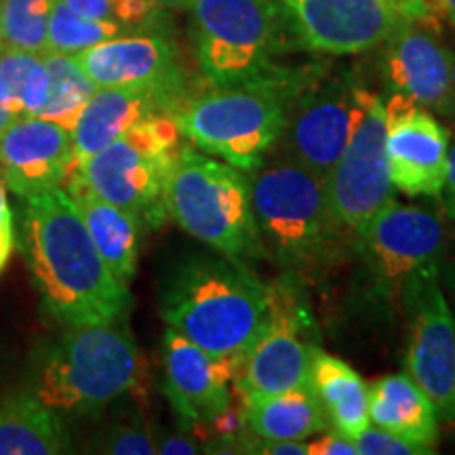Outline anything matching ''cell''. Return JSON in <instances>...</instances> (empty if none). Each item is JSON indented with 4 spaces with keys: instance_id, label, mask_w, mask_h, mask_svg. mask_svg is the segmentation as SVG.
Instances as JSON below:
<instances>
[{
    "instance_id": "obj_1",
    "label": "cell",
    "mask_w": 455,
    "mask_h": 455,
    "mask_svg": "<svg viewBox=\"0 0 455 455\" xmlns=\"http://www.w3.org/2000/svg\"><path fill=\"white\" fill-rule=\"evenodd\" d=\"M21 251L44 308L61 325H110L127 315L129 287L101 259L64 186L24 198Z\"/></svg>"
},
{
    "instance_id": "obj_2",
    "label": "cell",
    "mask_w": 455,
    "mask_h": 455,
    "mask_svg": "<svg viewBox=\"0 0 455 455\" xmlns=\"http://www.w3.org/2000/svg\"><path fill=\"white\" fill-rule=\"evenodd\" d=\"M161 315L169 329L215 356H244L268 315V284L244 261L198 255L167 278Z\"/></svg>"
},
{
    "instance_id": "obj_3",
    "label": "cell",
    "mask_w": 455,
    "mask_h": 455,
    "mask_svg": "<svg viewBox=\"0 0 455 455\" xmlns=\"http://www.w3.org/2000/svg\"><path fill=\"white\" fill-rule=\"evenodd\" d=\"M249 178L261 251L298 283L325 270L346 236L333 218L325 178L278 156Z\"/></svg>"
},
{
    "instance_id": "obj_4",
    "label": "cell",
    "mask_w": 455,
    "mask_h": 455,
    "mask_svg": "<svg viewBox=\"0 0 455 455\" xmlns=\"http://www.w3.org/2000/svg\"><path fill=\"white\" fill-rule=\"evenodd\" d=\"M190 38L207 87L283 81L298 66L284 55L304 49L276 0H195Z\"/></svg>"
},
{
    "instance_id": "obj_5",
    "label": "cell",
    "mask_w": 455,
    "mask_h": 455,
    "mask_svg": "<svg viewBox=\"0 0 455 455\" xmlns=\"http://www.w3.org/2000/svg\"><path fill=\"white\" fill-rule=\"evenodd\" d=\"M146 382V361L127 327H68L34 363L30 392L55 411L93 413Z\"/></svg>"
},
{
    "instance_id": "obj_6",
    "label": "cell",
    "mask_w": 455,
    "mask_h": 455,
    "mask_svg": "<svg viewBox=\"0 0 455 455\" xmlns=\"http://www.w3.org/2000/svg\"><path fill=\"white\" fill-rule=\"evenodd\" d=\"M169 218L215 253L244 261L261 255L251 204V178L243 169L184 146L167 186Z\"/></svg>"
},
{
    "instance_id": "obj_7",
    "label": "cell",
    "mask_w": 455,
    "mask_h": 455,
    "mask_svg": "<svg viewBox=\"0 0 455 455\" xmlns=\"http://www.w3.org/2000/svg\"><path fill=\"white\" fill-rule=\"evenodd\" d=\"M298 70L299 66L283 81L207 87L190 95L173 112L181 138L204 155L251 173L268 161L281 138L289 84Z\"/></svg>"
},
{
    "instance_id": "obj_8",
    "label": "cell",
    "mask_w": 455,
    "mask_h": 455,
    "mask_svg": "<svg viewBox=\"0 0 455 455\" xmlns=\"http://www.w3.org/2000/svg\"><path fill=\"white\" fill-rule=\"evenodd\" d=\"M181 148L173 114L161 112L72 171L93 195L127 209L141 224L158 228L169 218V175Z\"/></svg>"
},
{
    "instance_id": "obj_9",
    "label": "cell",
    "mask_w": 455,
    "mask_h": 455,
    "mask_svg": "<svg viewBox=\"0 0 455 455\" xmlns=\"http://www.w3.org/2000/svg\"><path fill=\"white\" fill-rule=\"evenodd\" d=\"M358 83L348 68L299 66L289 84L283 131L275 146L278 158L327 178L348 144Z\"/></svg>"
},
{
    "instance_id": "obj_10",
    "label": "cell",
    "mask_w": 455,
    "mask_h": 455,
    "mask_svg": "<svg viewBox=\"0 0 455 455\" xmlns=\"http://www.w3.org/2000/svg\"><path fill=\"white\" fill-rule=\"evenodd\" d=\"M318 350L316 327L298 281L284 275L268 284V315L243 358L235 379L241 401L310 386L312 361Z\"/></svg>"
},
{
    "instance_id": "obj_11",
    "label": "cell",
    "mask_w": 455,
    "mask_h": 455,
    "mask_svg": "<svg viewBox=\"0 0 455 455\" xmlns=\"http://www.w3.org/2000/svg\"><path fill=\"white\" fill-rule=\"evenodd\" d=\"M333 218L346 235L356 236L390 201L395 186L386 155L384 104L358 83L356 112L348 144L325 178Z\"/></svg>"
},
{
    "instance_id": "obj_12",
    "label": "cell",
    "mask_w": 455,
    "mask_h": 455,
    "mask_svg": "<svg viewBox=\"0 0 455 455\" xmlns=\"http://www.w3.org/2000/svg\"><path fill=\"white\" fill-rule=\"evenodd\" d=\"M355 241L375 295L395 304L419 276L441 272L447 230L439 215L390 201Z\"/></svg>"
},
{
    "instance_id": "obj_13",
    "label": "cell",
    "mask_w": 455,
    "mask_h": 455,
    "mask_svg": "<svg viewBox=\"0 0 455 455\" xmlns=\"http://www.w3.org/2000/svg\"><path fill=\"white\" fill-rule=\"evenodd\" d=\"M409 315L405 367L443 422L455 419V316L439 272L419 276L401 295Z\"/></svg>"
},
{
    "instance_id": "obj_14",
    "label": "cell",
    "mask_w": 455,
    "mask_h": 455,
    "mask_svg": "<svg viewBox=\"0 0 455 455\" xmlns=\"http://www.w3.org/2000/svg\"><path fill=\"white\" fill-rule=\"evenodd\" d=\"M301 47L348 57L379 49L405 20L398 0H276Z\"/></svg>"
},
{
    "instance_id": "obj_15",
    "label": "cell",
    "mask_w": 455,
    "mask_h": 455,
    "mask_svg": "<svg viewBox=\"0 0 455 455\" xmlns=\"http://www.w3.org/2000/svg\"><path fill=\"white\" fill-rule=\"evenodd\" d=\"M382 104L392 186L409 196L441 198L451 146L449 131L405 95L386 93Z\"/></svg>"
},
{
    "instance_id": "obj_16",
    "label": "cell",
    "mask_w": 455,
    "mask_h": 455,
    "mask_svg": "<svg viewBox=\"0 0 455 455\" xmlns=\"http://www.w3.org/2000/svg\"><path fill=\"white\" fill-rule=\"evenodd\" d=\"M379 49L386 93L405 95L432 114L455 118L451 51L436 28L405 17Z\"/></svg>"
},
{
    "instance_id": "obj_17",
    "label": "cell",
    "mask_w": 455,
    "mask_h": 455,
    "mask_svg": "<svg viewBox=\"0 0 455 455\" xmlns=\"http://www.w3.org/2000/svg\"><path fill=\"white\" fill-rule=\"evenodd\" d=\"M95 87L156 89L181 101L188 93V74L173 38L156 28L114 36L74 55Z\"/></svg>"
},
{
    "instance_id": "obj_18",
    "label": "cell",
    "mask_w": 455,
    "mask_h": 455,
    "mask_svg": "<svg viewBox=\"0 0 455 455\" xmlns=\"http://www.w3.org/2000/svg\"><path fill=\"white\" fill-rule=\"evenodd\" d=\"M244 356H215L167 329L163 338V390L180 422L207 428L235 403V379Z\"/></svg>"
},
{
    "instance_id": "obj_19",
    "label": "cell",
    "mask_w": 455,
    "mask_h": 455,
    "mask_svg": "<svg viewBox=\"0 0 455 455\" xmlns=\"http://www.w3.org/2000/svg\"><path fill=\"white\" fill-rule=\"evenodd\" d=\"M72 167V131L60 124L41 116H21L0 133V175L17 196L28 198L64 186Z\"/></svg>"
},
{
    "instance_id": "obj_20",
    "label": "cell",
    "mask_w": 455,
    "mask_h": 455,
    "mask_svg": "<svg viewBox=\"0 0 455 455\" xmlns=\"http://www.w3.org/2000/svg\"><path fill=\"white\" fill-rule=\"evenodd\" d=\"M184 101L156 89L101 87L91 95L72 129L74 167L98 155L155 114H173Z\"/></svg>"
},
{
    "instance_id": "obj_21",
    "label": "cell",
    "mask_w": 455,
    "mask_h": 455,
    "mask_svg": "<svg viewBox=\"0 0 455 455\" xmlns=\"http://www.w3.org/2000/svg\"><path fill=\"white\" fill-rule=\"evenodd\" d=\"M64 188L76 203L78 213L101 259L106 261L114 278L129 287L138 270L141 226H144L141 220L127 209L93 195L74 171L68 173Z\"/></svg>"
},
{
    "instance_id": "obj_22",
    "label": "cell",
    "mask_w": 455,
    "mask_h": 455,
    "mask_svg": "<svg viewBox=\"0 0 455 455\" xmlns=\"http://www.w3.org/2000/svg\"><path fill=\"white\" fill-rule=\"evenodd\" d=\"M369 422L435 453L439 415L409 373L386 375L369 386Z\"/></svg>"
},
{
    "instance_id": "obj_23",
    "label": "cell",
    "mask_w": 455,
    "mask_h": 455,
    "mask_svg": "<svg viewBox=\"0 0 455 455\" xmlns=\"http://www.w3.org/2000/svg\"><path fill=\"white\" fill-rule=\"evenodd\" d=\"M241 403L247 430L264 441H306L331 428L312 386Z\"/></svg>"
},
{
    "instance_id": "obj_24",
    "label": "cell",
    "mask_w": 455,
    "mask_h": 455,
    "mask_svg": "<svg viewBox=\"0 0 455 455\" xmlns=\"http://www.w3.org/2000/svg\"><path fill=\"white\" fill-rule=\"evenodd\" d=\"M70 451L64 419L32 392L0 401V455H57Z\"/></svg>"
},
{
    "instance_id": "obj_25",
    "label": "cell",
    "mask_w": 455,
    "mask_h": 455,
    "mask_svg": "<svg viewBox=\"0 0 455 455\" xmlns=\"http://www.w3.org/2000/svg\"><path fill=\"white\" fill-rule=\"evenodd\" d=\"M310 386L335 430L355 439L371 424L369 386L346 361L318 348L312 361Z\"/></svg>"
},
{
    "instance_id": "obj_26",
    "label": "cell",
    "mask_w": 455,
    "mask_h": 455,
    "mask_svg": "<svg viewBox=\"0 0 455 455\" xmlns=\"http://www.w3.org/2000/svg\"><path fill=\"white\" fill-rule=\"evenodd\" d=\"M49 72L43 53L0 49V108L13 118L38 116L47 100Z\"/></svg>"
},
{
    "instance_id": "obj_27",
    "label": "cell",
    "mask_w": 455,
    "mask_h": 455,
    "mask_svg": "<svg viewBox=\"0 0 455 455\" xmlns=\"http://www.w3.org/2000/svg\"><path fill=\"white\" fill-rule=\"evenodd\" d=\"M43 57L49 72V89L47 100H44V106L38 116L72 131L98 87L78 66L74 55L47 51Z\"/></svg>"
},
{
    "instance_id": "obj_28",
    "label": "cell",
    "mask_w": 455,
    "mask_h": 455,
    "mask_svg": "<svg viewBox=\"0 0 455 455\" xmlns=\"http://www.w3.org/2000/svg\"><path fill=\"white\" fill-rule=\"evenodd\" d=\"M57 0H0V49L47 53V30Z\"/></svg>"
},
{
    "instance_id": "obj_29",
    "label": "cell",
    "mask_w": 455,
    "mask_h": 455,
    "mask_svg": "<svg viewBox=\"0 0 455 455\" xmlns=\"http://www.w3.org/2000/svg\"><path fill=\"white\" fill-rule=\"evenodd\" d=\"M133 32L112 20H89L74 13L61 0H57L47 30V51L51 53L76 55L95 44L110 41L114 36Z\"/></svg>"
},
{
    "instance_id": "obj_30",
    "label": "cell",
    "mask_w": 455,
    "mask_h": 455,
    "mask_svg": "<svg viewBox=\"0 0 455 455\" xmlns=\"http://www.w3.org/2000/svg\"><path fill=\"white\" fill-rule=\"evenodd\" d=\"M95 451L114 455H150L156 453V439L140 415L116 419L108 426L95 443Z\"/></svg>"
},
{
    "instance_id": "obj_31",
    "label": "cell",
    "mask_w": 455,
    "mask_h": 455,
    "mask_svg": "<svg viewBox=\"0 0 455 455\" xmlns=\"http://www.w3.org/2000/svg\"><path fill=\"white\" fill-rule=\"evenodd\" d=\"M355 445L358 455H426L424 447L415 443L401 439L392 432L379 428V426L369 424L365 430L355 436Z\"/></svg>"
},
{
    "instance_id": "obj_32",
    "label": "cell",
    "mask_w": 455,
    "mask_h": 455,
    "mask_svg": "<svg viewBox=\"0 0 455 455\" xmlns=\"http://www.w3.org/2000/svg\"><path fill=\"white\" fill-rule=\"evenodd\" d=\"M316 439H306V455H358L355 439L331 428L318 432Z\"/></svg>"
},
{
    "instance_id": "obj_33",
    "label": "cell",
    "mask_w": 455,
    "mask_h": 455,
    "mask_svg": "<svg viewBox=\"0 0 455 455\" xmlns=\"http://www.w3.org/2000/svg\"><path fill=\"white\" fill-rule=\"evenodd\" d=\"M398 4H401L403 15L409 17V20L422 21V24H428L439 30L436 21H439V13H443V11L436 0H398Z\"/></svg>"
},
{
    "instance_id": "obj_34",
    "label": "cell",
    "mask_w": 455,
    "mask_h": 455,
    "mask_svg": "<svg viewBox=\"0 0 455 455\" xmlns=\"http://www.w3.org/2000/svg\"><path fill=\"white\" fill-rule=\"evenodd\" d=\"M66 7H70L74 13L89 17V20H112V4L114 0H61Z\"/></svg>"
},
{
    "instance_id": "obj_35",
    "label": "cell",
    "mask_w": 455,
    "mask_h": 455,
    "mask_svg": "<svg viewBox=\"0 0 455 455\" xmlns=\"http://www.w3.org/2000/svg\"><path fill=\"white\" fill-rule=\"evenodd\" d=\"M443 207L449 218L455 221V140L449 146V156H447V171H445V186L441 192Z\"/></svg>"
},
{
    "instance_id": "obj_36",
    "label": "cell",
    "mask_w": 455,
    "mask_h": 455,
    "mask_svg": "<svg viewBox=\"0 0 455 455\" xmlns=\"http://www.w3.org/2000/svg\"><path fill=\"white\" fill-rule=\"evenodd\" d=\"M198 451H201V449H198V443L184 435H169V436H164V439L156 441V453H164V455L190 453V455H195Z\"/></svg>"
},
{
    "instance_id": "obj_37",
    "label": "cell",
    "mask_w": 455,
    "mask_h": 455,
    "mask_svg": "<svg viewBox=\"0 0 455 455\" xmlns=\"http://www.w3.org/2000/svg\"><path fill=\"white\" fill-rule=\"evenodd\" d=\"M15 244V235H13V224H0V272H3L4 266L13 253Z\"/></svg>"
},
{
    "instance_id": "obj_38",
    "label": "cell",
    "mask_w": 455,
    "mask_h": 455,
    "mask_svg": "<svg viewBox=\"0 0 455 455\" xmlns=\"http://www.w3.org/2000/svg\"><path fill=\"white\" fill-rule=\"evenodd\" d=\"M0 224H13V215L7 201V186H4L3 175H0Z\"/></svg>"
},
{
    "instance_id": "obj_39",
    "label": "cell",
    "mask_w": 455,
    "mask_h": 455,
    "mask_svg": "<svg viewBox=\"0 0 455 455\" xmlns=\"http://www.w3.org/2000/svg\"><path fill=\"white\" fill-rule=\"evenodd\" d=\"M192 3H195V0H156L158 7L169 11H188Z\"/></svg>"
},
{
    "instance_id": "obj_40",
    "label": "cell",
    "mask_w": 455,
    "mask_h": 455,
    "mask_svg": "<svg viewBox=\"0 0 455 455\" xmlns=\"http://www.w3.org/2000/svg\"><path fill=\"white\" fill-rule=\"evenodd\" d=\"M436 3H439L443 15L447 17L449 24L455 28V0H436Z\"/></svg>"
},
{
    "instance_id": "obj_41",
    "label": "cell",
    "mask_w": 455,
    "mask_h": 455,
    "mask_svg": "<svg viewBox=\"0 0 455 455\" xmlns=\"http://www.w3.org/2000/svg\"><path fill=\"white\" fill-rule=\"evenodd\" d=\"M11 121H13V116H11L7 110H3V108H0V133H3V131L7 129V124Z\"/></svg>"
},
{
    "instance_id": "obj_42",
    "label": "cell",
    "mask_w": 455,
    "mask_h": 455,
    "mask_svg": "<svg viewBox=\"0 0 455 455\" xmlns=\"http://www.w3.org/2000/svg\"><path fill=\"white\" fill-rule=\"evenodd\" d=\"M451 81H453V89H455V51H451Z\"/></svg>"
}]
</instances>
